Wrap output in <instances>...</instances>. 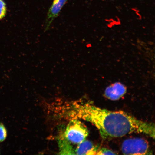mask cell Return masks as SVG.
<instances>
[{
  "mask_svg": "<svg viewBox=\"0 0 155 155\" xmlns=\"http://www.w3.org/2000/svg\"><path fill=\"white\" fill-rule=\"evenodd\" d=\"M70 114L72 119L90 122L103 138L121 137L133 133H142L155 138L154 124L140 120L124 111H110L80 101L72 104Z\"/></svg>",
  "mask_w": 155,
  "mask_h": 155,
  "instance_id": "cell-1",
  "label": "cell"
},
{
  "mask_svg": "<svg viewBox=\"0 0 155 155\" xmlns=\"http://www.w3.org/2000/svg\"><path fill=\"white\" fill-rule=\"evenodd\" d=\"M88 135V129L82 122L72 119L67 126L63 139L70 144H78L85 140Z\"/></svg>",
  "mask_w": 155,
  "mask_h": 155,
  "instance_id": "cell-2",
  "label": "cell"
},
{
  "mask_svg": "<svg viewBox=\"0 0 155 155\" xmlns=\"http://www.w3.org/2000/svg\"><path fill=\"white\" fill-rule=\"evenodd\" d=\"M122 152L125 155L150 154L148 141L144 139L134 138L127 139L121 146Z\"/></svg>",
  "mask_w": 155,
  "mask_h": 155,
  "instance_id": "cell-3",
  "label": "cell"
},
{
  "mask_svg": "<svg viewBox=\"0 0 155 155\" xmlns=\"http://www.w3.org/2000/svg\"><path fill=\"white\" fill-rule=\"evenodd\" d=\"M126 87L119 82L112 84L107 88L104 92V95L107 98L111 100H119L127 92Z\"/></svg>",
  "mask_w": 155,
  "mask_h": 155,
  "instance_id": "cell-4",
  "label": "cell"
},
{
  "mask_svg": "<svg viewBox=\"0 0 155 155\" xmlns=\"http://www.w3.org/2000/svg\"><path fill=\"white\" fill-rule=\"evenodd\" d=\"M67 0H54L48 11L46 23L45 31L48 30L54 19L57 17Z\"/></svg>",
  "mask_w": 155,
  "mask_h": 155,
  "instance_id": "cell-5",
  "label": "cell"
},
{
  "mask_svg": "<svg viewBox=\"0 0 155 155\" xmlns=\"http://www.w3.org/2000/svg\"><path fill=\"white\" fill-rule=\"evenodd\" d=\"M99 148L91 141L86 139L79 143L75 150V154L96 155Z\"/></svg>",
  "mask_w": 155,
  "mask_h": 155,
  "instance_id": "cell-6",
  "label": "cell"
},
{
  "mask_svg": "<svg viewBox=\"0 0 155 155\" xmlns=\"http://www.w3.org/2000/svg\"><path fill=\"white\" fill-rule=\"evenodd\" d=\"M6 13V5L3 0H0V20L4 18Z\"/></svg>",
  "mask_w": 155,
  "mask_h": 155,
  "instance_id": "cell-7",
  "label": "cell"
},
{
  "mask_svg": "<svg viewBox=\"0 0 155 155\" xmlns=\"http://www.w3.org/2000/svg\"><path fill=\"white\" fill-rule=\"evenodd\" d=\"M115 153L112 150L105 148L99 149L96 155H116Z\"/></svg>",
  "mask_w": 155,
  "mask_h": 155,
  "instance_id": "cell-8",
  "label": "cell"
},
{
  "mask_svg": "<svg viewBox=\"0 0 155 155\" xmlns=\"http://www.w3.org/2000/svg\"><path fill=\"white\" fill-rule=\"evenodd\" d=\"M7 131L4 126L0 124V142L5 140L7 137Z\"/></svg>",
  "mask_w": 155,
  "mask_h": 155,
  "instance_id": "cell-9",
  "label": "cell"
}]
</instances>
